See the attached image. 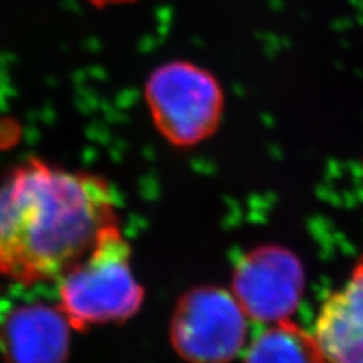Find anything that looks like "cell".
Returning a JSON list of instances; mask_svg holds the SVG:
<instances>
[{
	"mask_svg": "<svg viewBox=\"0 0 363 363\" xmlns=\"http://www.w3.org/2000/svg\"><path fill=\"white\" fill-rule=\"evenodd\" d=\"M116 224L105 180L30 159L0 182V272L23 285L58 280Z\"/></svg>",
	"mask_w": 363,
	"mask_h": 363,
	"instance_id": "6da1fadb",
	"label": "cell"
},
{
	"mask_svg": "<svg viewBox=\"0 0 363 363\" xmlns=\"http://www.w3.org/2000/svg\"><path fill=\"white\" fill-rule=\"evenodd\" d=\"M58 281L60 309L74 328L123 321L140 309L144 291L120 227L111 225Z\"/></svg>",
	"mask_w": 363,
	"mask_h": 363,
	"instance_id": "7a4b0ae2",
	"label": "cell"
},
{
	"mask_svg": "<svg viewBox=\"0 0 363 363\" xmlns=\"http://www.w3.org/2000/svg\"><path fill=\"white\" fill-rule=\"evenodd\" d=\"M145 101L159 133L173 145L189 147L217 130L224 97L211 73L191 62L173 61L147 79Z\"/></svg>",
	"mask_w": 363,
	"mask_h": 363,
	"instance_id": "3957f363",
	"label": "cell"
},
{
	"mask_svg": "<svg viewBox=\"0 0 363 363\" xmlns=\"http://www.w3.org/2000/svg\"><path fill=\"white\" fill-rule=\"evenodd\" d=\"M247 315L232 292L203 288L186 294L172 321V340L191 363H229L245 347Z\"/></svg>",
	"mask_w": 363,
	"mask_h": 363,
	"instance_id": "277c9868",
	"label": "cell"
},
{
	"mask_svg": "<svg viewBox=\"0 0 363 363\" xmlns=\"http://www.w3.org/2000/svg\"><path fill=\"white\" fill-rule=\"evenodd\" d=\"M304 269L291 250L262 245L241 257L233 271L232 294L247 318L274 324L298 308Z\"/></svg>",
	"mask_w": 363,
	"mask_h": 363,
	"instance_id": "5b68a950",
	"label": "cell"
},
{
	"mask_svg": "<svg viewBox=\"0 0 363 363\" xmlns=\"http://www.w3.org/2000/svg\"><path fill=\"white\" fill-rule=\"evenodd\" d=\"M70 328L60 306H18L0 323V351L9 363H62Z\"/></svg>",
	"mask_w": 363,
	"mask_h": 363,
	"instance_id": "8992f818",
	"label": "cell"
},
{
	"mask_svg": "<svg viewBox=\"0 0 363 363\" xmlns=\"http://www.w3.org/2000/svg\"><path fill=\"white\" fill-rule=\"evenodd\" d=\"M315 337L328 363H363V257L347 285L324 303Z\"/></svg>",
	"mask_w": 363,
	"mask_h": 363,
	"instance_id": "52a82bcc",
	"label": "cell"
},
{
	"mask_svg": "<svg viewBox=\"0 0 363 363\" xmlns=\"http://www.w3.org/2000/svg\"><path fill=\"white\" fill-rule=\"evenodd\" d=\"M244 363H327L313 335L289 320L260 332L245 350Z\"/></svg>",
	"mask_w": 363,
	"mask_h": 363,
	"instance_id": "ba28073f",
	"label": "cell"
}]
</instances>
